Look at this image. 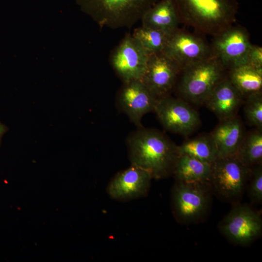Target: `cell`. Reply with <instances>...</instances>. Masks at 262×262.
Segmentation results:
<instances>
[{
  "instance_id": "7",
  "label": "cell",
  "mask_w": 262,
  "mask_h": 262,
  "mask_svg": "<svg viewBox=\"0 0 262 262\" xmlns=\"http://www.w3.org/2000/svg\"><path fill=\"white\" fill-rule=\"evenodd\" d=\"M149 55L131 34H127L112 52L110 63L123 82L141 80Z\"/></svg>"
},
{
  "instance_id": "15",
  "label": "cell",
  "mask_w": 262,
  "mask_h": 262,
  "mask_svg": "<svg viewBox=\"0 0 262 262\" xmlns=\"http://www.w3.org/2000/svg\"><path fill=\"white\" fill-rule=\"evenodd\" d=\"M243 98L226 75L215 86L204 104L221 120L237 115Z\"/></svg>"
},
{
  "instance_id": "17",
  "label": "cell",
  "mask_w": 262,
  "mask_h": 262,
  "mask_svg": "<svg viewBox=\"0 0 262 262\" xmlns=\"http://www.w3.org/2000/svg\"><path fill=\"white\" fill-rule=\"evenodd\" d=\"M142 25L170 34L179 28L178 12L173 0H158L142 16Z\"/></svg>"
},
{
  "instance_id": "6",
  "label": "cell",
  "mask_w": 262,
  "mask_h": 262,
  "mask_svg": "<svg viewBox=\"0 0 262 262\" xmlns=\"http://www.w3.org/2000/svg\"><path fill=\"white\" fill-rule=\"evenodd\" d=\"M153 112L165 130L182 135L191 134L200 123L197 112L180 98L168 95L158 98Z\"/></svg>"
},
{
  "instance_id": "24",
  "label": "cell",
  "mask_w": 262,
  "mask_h": 262,
  "mask_svg": "<svg viewBox=\"0 0 262 262\" xmlns=\"http://www.w3.org/2000/svg\"><path fill=\"white\" fill-rule=\"evenodd\" d=\"M249 195L253 201L261 202L262 200V164L251 168Z\"/></svg>"
},
{
  "instance_id": "11",
  "label": "cell",
  "mask_w": 262,
  "mask_h": 262,
  "mask_svg": "<svg viewBox=\"0 0 262 262\" xmlns=\"http://www.w3.org/2000/svg\"><path fill=\"white\" fill-rule=\"evenodd\" d=\"M181 68L164 52L149 55L141 81L156 98L170 95Z\"/></svg>"
},
{
  "instance_id": "1",
  "label": "cell",
  "mask_w": 262,
  "mask_h": 262,
  "mask_svg": "<svg viewBox=\"0 0 262 262\" xmlns=\"http://www.w3.org/2000/svg\"><path fill=\"white\" fill-rule=\"evenodd\" d=\"M131 165L147 171L152 179L173 174L180 154L178 146L162 132L140 128L127 139Z\"/></svg>"
},
{
  "instance_id": "21",
  "label": "cell",
  "mask_w": 262,
  "mask_h": 262,
  "mask_svg": "<svg viewBox=\"0 0 262 262\" xmlns=\"http://www.w3.org/2000/svg\"><path fill=\"white\" fill-rule=\"evenodd\" d=\"M262 131L255 128L246 133L235 155L244 165L250 169L262 164Z\"/></svg>"
},
{
  "instance_id": "23",
  "label": "cell",
  "mask_w": 262,
  "mask_h": 262,
  "mask_svg": "<svg viewBox=\"0 0 262 262\" xmlns=\"http://www.w3.org/2000/svg\"><path fill=\"white\" fill-rule=\"evenodd\" d=\"M246 98L244 113L247 123L262 130V92L251 95Z\"/></svg>"
},
{
  "instance_id": "22",
  "label": "cell",
  "mask_w": 262,
  "mask_h": 262,
  "mask_svg": "<svg viewBox=\"0 0 262 262\" xmlns=\"http://www.w3.org/2000/svg\"><path fill=\"white\" fill-rule=\"evenodd\" d=\"M131 35L150 54L163 52L170 35L161 30L142 25L134 29Z\"/></svg>"
},
{
  "instance_id": "10",
  "label": "cell",
  "mask_w": 262,
  "mask_h": 262,
  "mask_svg": "<svg viewBox=\"0 0 262 262\" xmlns=\"http://www.w3.org/2000/svg\"><path fill=\"white\" fill-rule=\"evenodd\" d=\"M222 233L239 245H246L255 240L262 230L261 214L246 205L235 206L219 225Z\"/></svg>"
},
{
  "instance_id": "9",
  "label": "cell",
  "mask_w": 262,
  "mask_h": 262,
  "mask_svg": "<svg viewBox=\"0 0 262 262\" xmlns=\"http://www.w3.org/2000/svg\"><path fill=\"white\" fill-rule=\"evenodd\" d=\"M163 52L181 68L212 56L210 43L204 38L180 28L170 34Z\"/></svg>"
},
{
  "instance_id": "4",
  "label": "cell",
  "mask_w": 262,
  "mask_h": 262,
  "mask_svg": "<svg viewBox=\"0 0 262 262\" xmlns=\"http://www.w3.org/2000/svg\"><path fill=\"white\" fill-rule=\"evenodd\" d=\"M101 27L130 28L158 0H76Z\"/></svg>"
},
{
  "instance_id": "3",
  "label": "cell",
  "mask_w": 262,
  "mask_h": 262,
  "mask_svg": "<svg viewBox=\"0 0 262 262\" xmlns=\"http://www.w3.org/2000/svg\"><path fill=\"white\" fill-rule=\"evenodd\" d=\"M227 73L220 61L212 56L182 68L175 88L180 98L188 102L203 104Z\"/></svg>"
},
{
  "instance_id": "13",
  "label": "cell",
  "mask_w": 262,
  "mask_h": 262,
  "mask_svg": "<svg viewBox=\"0 0 262 262\" xmlns=\"http://www.w3.org/2000/svg\"><path fill=\"white\" fill-rule=\"evenodd\" d=\"M152 178L147 171L134 165L116 173L109 182L107 192L113 199L128 201L147 194Z\"/></svg>"
},
{
  "instance_id": "19",
  "label": "cell",
  "mask_w": 262,
  "mask_h": 262,
  "mask_svg": "<svg viewBox=\"0 0 262 262\" xmlns=\"http://www.w3.org/2000/svg\"><path fill=\"white\" fill-rule=\"evenodd\" d=\"M227 76L244 98L262 92V68L244 64L228 70Z\"/></svg>"
},
{
  "instance_id": "20",
  "label": "cell",
  "mask_w": 262,
  "mask_h": 262,
  "mask_svg": "<svg viewBox=\"0 0 262 262\" xmlns=\"http://www.w3.org/2000/svg\"><path fill=\"white\" fill-rule=\"evenodd\" d=\"M180 155L186 154L211 164L218 157L217 150L211 134H201L185 141L178 146Z\"/></svg>"
},
{
  "instance_id": "26",
  "label": "cell",
  "mask_w": 262,
  "mask_h": 262,
  "mask_svg": "<svg viewBox=\"0 0 262 262\" xmlns=\"http://www.w3.org/2000/svg\"><path fill=\"white\" fill-rule=\"evenodd\" d=\"M3 131V128L2 126L0 124V136H1L2 132Z\"/></svg>"
},
{
  "instance_id": "2",
  "label": "cell",
  "mask_w": 262,
  "mask_h": 262,
  "mask_svg": "<svg viewBox=\"0 0 262 262\" xmlns=\"http://www.w3.org/2000/svg\"><path fill=\"white\" fill-rule=\"evenodd\" d=\"M180 22L200 34L216 36L234 25L237 0H173Z\"/></svg>"
},
{
  "instance_id": "5",
  "label": "cell",
  "mask_w": 262,
  "mask_h": 262,
  "mask_svg": "<svg viewBox=\"0 0 262 262\" xmlns=\"http://www.w3.org/2000/svg\"><path fill=\"white\" fill-rule=\"evenodd\" d=\"M250 172L235 155L218 157L211 164L209 182L224 199H236L242 195Z\"/></svg>"
},
{
  "instance_id": "12",
  "label": "cell",
  "mask_w": 262,
  "mask_h": 262,
  "mask_svg": "<svg viewBox=\"0 0 262 262\" xmlns=\"http://www.w3.org/2000/svg\"><path fill=\"white\" fill-rule=\"evenodd\" d=\"M204 184L177 181L172 190V202L177 218L184 222L192 221L205 213L208 197Z\"/></svg>"
},
{
  "instance_id": "18",
  "label": "cell",
  "mask_w": 262,
  "mask_h": 262,
  "mask_svg": "<svg viewBox=\"0 0 262 262\" xmlns=\"http://www.w3.org/2000/svg\"><path fill=\"white\" fill-rule=\"evenodd\" d=\"M173 174L177 181L206 184L210 180L211 164L194 157L181 154L178 159Z\"/></svg>"
},
{
  "instance_id": "8",
  "label": "cell",
  "mask_w": 262,
  "mask_h": 262,
  "mask_svg": "<svg viewBox=\"0 0 262 262\" xmlns=\"http://www.w3.org/2000/svg\"><path fill=\"white\" fill-rule=\"evenodd\" d=\"M212 55L217 58L228 71L245 63L252 45L247 30L233 25L219 34L212 37Z\"/></svg>"
},
{
  "instance_id": "25",
  "label": "cell",
  "mask_w": 262,
  "mask_h": 262,
  "mask_svg": "<svg viewBox=\"0 0 262 262\" xmlns=\"http://www.w3.org/2000/svg\"><path fill=\"white\" fill-rule=\"evenodd\" d=\"M245 64L262 68V48L252 44L247 53Z\"/></svg>"
},
{
  "instance_id": "16",
  "label": "cell",
  "mask_w": 262,
  "mask_h": 262,
  "mask_svg": "<svg viewBox=\"0 0 262 262\" xmlns=\"http://www.w3.org/2000/svg\"><path fill=\"white\" fill-rule=\"evenodd\" d=\"M246 132L237 115L220 120L210 133L215 143L218 157L236 155Z\"/></svg>"
},
{
  "instance_id": "14",
  "label": "cell",
  "mask_w": 262,
  "mask_h": 262,
  "mask_svg": "<svg viewBox=\"0 0 262 262\" xmlns=\"http://www.w3.org/2000/svg\"><path fill=\"white\" fill-rule=\"evenodd\" d=\"M157 99L141 80L123 82L117 97L120 109L138 126L145 115L154 111Z\"/></svg>"
}]
</instances>
